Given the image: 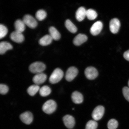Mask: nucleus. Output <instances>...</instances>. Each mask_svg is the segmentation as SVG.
Returning a JSON list of instances; mask_svg holds the SVG:
<instances>
[{
    "label": "nucleus",
    "instance_id": "nucleus-4",
    "mask_svg": "<svg viewBox=\"0 0 129 129\" xmlns=\"http://www.w3.org/2000/svg\"><path fill=\"white\" fill-rule=\"evenodd\" d=\"M22 20L25 25L30 28H35L38 25V22L36 19L30 14H27L24 15Z\"/></svg>",
    "mask_w": 129,
    "mask_h": 129
},
{
    "label": "nucleus",
    "instance_id": "nucleus-17",
    "mask_svg": "<svg viewBox=\"0 0 129 129\" xmlns=\"http://www.w3.org/2000/svg\"><path fill=\"white\" fill-rule=\"evenodd\" d=\"M13 48L12 44L7 41H2L0 43V54H4L8 50Z\"/></svg>",
    "mask_w": 129,
    "mask_h": 129
},
{
    "label": "nucleus",
    "instance_id": "nucleus-16",
    "mask_svg": "<svg viewBox=\"0 0 129 129\" xmlns=\"http://www.w3.org/2000/svg\"><path fill=\"white\" fill-rule=\"evenodd\" d=\"M72 99L73 102L76 104H81L83 101V95L77 91H74L72 93Z\"/></svg>",
    "mask_w": 129,
    "mask_h": 129
},
{
    "label": "nucleus",
    "instance_id": "nucleus-20",
    "mask_svg": "<svg viewBox=\"0 0 129 129\" xmlns=\"http://www.w3.org/2000/svg\"><path fill=\"white\" fill-rule=\"evenodd\" d=\"M49 32L50 35L52 37L53 39L58 40L60 39L61 37L60 34L55 27L53 26L50 27Z\"/></svg>",
    "mask_w": 129,
    "mask_h": 129
},
{
    "label": "nucleus",
    "instance_id": "nucleus-23",
    "mask_svg": "<svg viewBox=\"0 0 129 129\" xmlns=\"http://www.w3.org/2000/svg\"><path fill=\"white\" fill-rule=\"evenodd\" d=\"M39 93L42 96L45 97L50 94L51 90L50 88L47 85H44L40 88Z\"/></svg>",
    "mask_w": 129,
    "mask_h": 129
},
{
    "label": "nucleus",
    "instance_id": "nucleus-32",
    "mask_svg": "<svg viewBox=\"0 0 129 129\" xmlns=\"http://www.w3.org/2000/svg\"><path fill=\"white\" fill-rule=\"evenodd\" d=\"M128 86L129 88V81H128Z\"/></svg>",
    "mask_w": 129,
    "mask_h": 129
},
{
    "label": "nucleus",
    "instance_id": "nucleus-29",
    "mask_svg": "<svg viewBox=\"0 0 129 129\" xmlns=\"http://www.w3.org/2000/svg\"><path fill=\"white\" fill-rule=\"evenodd\" d=\"M9 88L6 85L1 84L0 85V93L2 95L7 93L9 91Z\"/></svg>",
    "mask_w": 129,
    "mask_h": 129
},
{
    "label": "nucleus",
    "instance_id": "nucleus-25",
    "mask_svg": "<svg viewBox=\"0 0 129 129\" xmlns=\"http://www.w3.org/2000/svg\"><path fill=\"white\" fill-rule=\"evenodd\" d=\"M47 13L43 9H40L36 12L35 16L38 20L42 21L46 18L47 16Z\"/></svg>",
    "mask_w": 129,
    "mask_h": 129
},
{
    "label": "nucleus",
    "instance_id": "nucleus-31",
    "mask_svg": "<svg viewBox=\"0 0 129 129\" xmlns=\"http://www.w3.org/2000/svg\"><path fill=\"white\" fill-rule=\"evenodd\" d=\"M123 56L126 60L129 61V50L124 53Z\"/></svg>",
    "mask_w": 129,
    "mask_h": 129
},
{
    "label": "nucleus",
    "instance_id": "nucleus-18",
    "mask_svg": "<svg viewBox=\"0 0 129 129\" xmlns=\"http://www.w3.org/2000/svg\"><path fill=\"white\" fill-rule=\"evenodd\" d=\"M53 39L50 35H46L40 39L39 41V43L42 46H47L52 42Z\"/></svg>",
    "mask_w": 129,
    "mask_h": 129
},
{
    "label": "nucleus",
    "instance_id": "nucleus-12",
    "mask_svg": "<svg viewBox=\"0 0 129 129\" xmlns=\"http://www.w3.org/2000/svg\"><path fill=\"white\" fill-rule=\"evenodd\" d=\"M63 121L64 125L68 128L72 129L75 126V119L72 116L69 115L64 116L63 118Z\"/></svg>",
    "mask_w": 129,
    "mask_h": 129
},
{
    "label": "nucleus",
    "instance_id": "nucleus-8",
    "mask_svg": "<svg viewBox=\"0 0 129 129\" xmlns=\"http://www.w3.org/2000/svg\"><path fill=\"white\" fill-rule=\"evenodd\" d=\"M120 26V22L117 18L113 19L110 22V29L113 34L117 33L119 31Z\"/></svg>",
    "mask_w": 129,
    "mask_h": 129
},
{
    "label": "nucleus",
    "instance_id": "nucleus-21",
    "mask_svg": "<svg viewBox=\"0 0 129 129\" xmlns=\"http://www.w3.org/2000/svg\"><path fill=\"white\" fill-rule=\"evenodd\" d=\"M65 25L67 29L71 33H75L77 32V28L76 27L69 19H67L65 21Z\"/></svg>",
    "mask_w": 129,
    "mask_h": 129
},
{
    "label": "nucleus",
    "instance_id": "nucleus-9",
    "mask_svg": "<svg viewBox=\"0 0 129 129\" xmlns=\"http://www.w3.org/2000/svg\"><path fill=\"white\" fill-rule=\"evenodd\" d=\"M20 118L23 123L29 125L33 121V116L31 112L27 111L21 114Z\"/></svg>",
    "mask_w": 129,
    "mask_h": 129
},
{
    "label": "nucleus",
    "instance_id": "nucleus-19",
    "mask_svg": "<svg viewBox=\"0 0 129 129\" xmlns=\"http://www.w3.org/2000/svg\"><path fill=\"white\" fill-rule=\"evenodd\" d=\"M15 30L21 32H23L25 28V24L23 20L18 19L14 23Z\"/></svg>",
    "mask_w": 129,
    "mask_h": 129
},
{
    "label": "nucleus",
    "instance_id": "nucleus-22",
    "mask_svg": "<svg viewBox=\"0 0 129 129\" xmlns=\"http://www.w3.org/2000/svg\"><path fill=\"white\" fill-rule=\"evenodd\" d=\"M40 87L36 84L30 85L27 90V92L30 96H34L38 91H39Z\"/></svg>",
    "mask_w": 129,
    "mask_h": 129
},
{
    "label": "nucleus",
    "instance_id": "nucleus-2",
    "mask_svg": "<svg viewBox=\"0 0 129 129\" xmlns=\"http://www.w3.org/2000/svg\"><path fill=\"white\" fill-rule=\"evenodd\" d=\"M57 104L55 102L52 100L46 101L42 107L43 111L46 113L51 114L53 113L56 110Z\"/></svg>",
    "mask_w": 129,
    "mask_h": 129
},
{
    "label": "nucleus",
    "instance_id": "nucleus-1",
    "mask_svg": "<svg viewBox=\"0 0 129 129\" xmlns=\"http://www.w3.org/2000/svg\"><path fill=\"white\" fill-rule=\"evenodd\" d=\"M64 76V73L62 70L59 68L54 69L51 74L49 79L50 83L54 84L60 81Z\"/></svg>",
    "mask_w": 129,
    "mask_h": 129
},
{
    "label": "nucleus",
    "instance_id": "nucleus-6",
    "mask_svg": "<svg viewBox=\"0 0 129 129\" xmlns=\"http://www.w3.org/2000/svg\"><path fill=\"white\" fill-rule=\"evenodd\" d=\"M78 69L75 67H71L68 69L66 73L65 78L67 81H72L75 78L78 74Z\"/></svg>",
    "mask_w": 129,
    "mask_h": 129
},
{
    "label": "nucleus",
    "instance_id": "nucleus-15",
    "mask_svg": "<svg viewBox=\"0 0 129 129\" xmlns=\"http://www.w3.org/2000/svg\"><path fill=\"white\" fill-rule=\"evenodd\" d=\"M86 11L84 7H81L77 9L76 13V17L79 21H83L86 17Z\"/></svg>",
    "mask_w": 129,
    "mask_h": 129
},
{
    "label": "nucleus",
    "instance_id": "nucleus-13",
    "mask_svg": "<svg viewBox=\"0 0 129 129\" xmlns=\"http://www.w3.org/2000/svg\"><path fill=\"white\" fill-rule=\"evenodd\" d=\"M47 79V76L46 74L41 73L36 74L33 77V81L35 84L39 85L44 83Z\"/></svg>",
    "mask_w": 129,
    "mask_h": 129
},
{
    "label": "nucleus",
    "instance_id": "nucleus-3",
    "mask_svg": "<svg viewBox=\"0 0 129 129\" xmlns=\"http://www.w3.org/2000/svg\"><path fill=\"white\" fill-rule=\"evenodd\" d=\"M46 68V65L43 63L38 61L32 63L30 64L29 69L32 73L38 74L42 73Z\"/></svg>",
    "mask_w": 129,
    "mask_h": 129
},
{
    "label": "nucleus",
    "instance_id": "nucleus-27",
    "mask_svg": "<svg viewBox=\"0 0 129 129\" xmlns=\"http://www.w3.org/2000/svg\"><path fill=\"white\" fill-rule=\"evenodd\" d=\"M118 123L117 121L114 119L110 120L108 123V127L109 129H116L118 126Z\"/></svg>",
    "mask_w": 129,
    "mask_h": 129
},
{
    "label": "nucleus",
    "instance_id": "nucleus-26",
    "mask_svg": "<svg viewBox=\"0 0 129 129\" xmlns=\"http://www.w3.org/2000/svg\"><path fill=\"white\" fill-rule=\"evenodd\" d=\"M98 124L96 121L90 120L87 123L85 129H96Z\"/></svg>",
    "mask_w": 129,
    "mask_h": 129
},
{
    "label": "nucleus",
    "instance_id": "nucleus-11",
    "mask_svg": "<svg viewBox=\"0 0 129 129\" xmlns=\"http://www.w3.org/2000/svg\"><path fill=\"white\" fill-rule=\"evenodd\" d=\"M10 38L13 41L19 43L22 42L24 40V35L22 32L16 30L11 34Z\"/></svg>",
    "mask_w": 129,
    "mask_h": 129
},
{
    "label": "nucleus",
    "instance_id": "nucleus-10",
    "mask_svg": "<svg viewBox=\"0 0 129 129\" xmlns=\"http://www.w3.org/2000/svg\"><path fill=\"white\" fill-rule=\"evenodd\" d=\"M103 27L102 22L100 21H98L92 26L90 29V33L93 36H96L100 33Z\"/></svg>",
    "mask_w": 129,
    "mask_h": 129
},
{
    "label": "nucleus",
    "instance_id": "nucleus-30",
    "mask_svg": "<svg viewBox=\"0 0 129 129\" xmlns=\"http://www.w3.org/2000/svg\"><path fill=\"white\" fill-rule=\"evenodd\" d=\"M123 96L127 101L129 102V88L125 86L122 89Z\"/></svg>",
    "mask_w": 129,
    "mask_h": 129
},
{
    "label": "nucleus",
    "instance_id": "nucleus-14",
    "mask_svg": "<svg viewBox=\"0 0 129 129\" xmlns=\"http://www.w3.org/2000/svg\"><path fill=\"white\" fill-rule=\"evenodd\" d=\"M88 39L87 37L83 34H79L74 38L73 42L76 46H79L86 42Z\"/></svg>",
    "mask_w": 129,
    "mask_h": 129
},
{
    "label": "nucleus",
    "instance_id": "nucleus-24",
    "mask_svg": "<svg viewBox=\"0 0 129 129\" xmlns=\"http://www.w3.org/2000/svg\"><path fill=\"white\" fill-rule=\"evenodd\" d=\"M98 14L96 11L91 9H89L86 11V17L88 20H93L97 17Z\"/></svg>",
    "mask_w": 129,
    "mask_h": 129
},
{
    "label": "nucleus",
    "instance_id": "nucleus-7",
    "mask_svg": "<svg viewBox=\"0 0 129 129\" xmlns=\"http://www.w3.org/2000/svg\"><path fill=\"white\" fill-rule=\"evenodd\" d=\"M85 74L86 78L90 80L95 79L98 75V72L96 69L93 67H89L85 69Z\"/></svg>",
    "mask_w": 129,
    "mask_h": 129
},
{
    "label": "nucleus",
    "instance_id": "nucleus-28",
    "mask_svg": "<svg viewBox=\"0 0 129 129\" xmlns=\"http://www.w3.org/2000/svg\"><path fill=\"white\" fill-rule=\"evenodd\" d=\"M8 32L7 27L3 24H0V38H4L7 34Z\"/></svg>",
    "mask_w": 129,
    "mask_h": 129
},
{
    "label": "nucleus",
    "instance_id": "nucleus-5",
    "mask_svg": "<svg viewBox=\"0 0 129 129\" xmlns=\"http://www.w3.org/2000/svg\"><path fill=\"white\" fill-rule=\"evenodd\" d=\"M104 112L105 109L104 106H98L93 110L92 114V117L94 120H99L103 117Z\"/></svg>",
    "mask_w": 129,
    "mask_h": 129
}]
</instances>
